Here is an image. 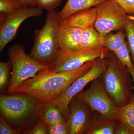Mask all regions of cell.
I'll list each match as a JSON object with an SVG mask.
<instances>
[{"mask_svg": "<svg viewBox=\"0 0 134 134\" xmlns=\"http://www.w3.org/2000/svg\"><path fill=\"white\" fill-rule=\"evenodd\" d=\"M126 33L124 29L116 33L110 32L104 36L103 46L110 52H114L120 48L126 42Z\"/></svg>", "mask_w": 134, "mask_h": 134, "instance_id": "cell-19", "label": "cell"}, {"mask_svg": "<svg viewBox=\"0 0 134 134\" xmlns=\"http://www.w3.org/2000/svg\"><path fill=\"white\" fill-rule=\"evenodd\" d=\"M42 9L37 6L22 7L16 12L8 17L1 24L0 52L14 38L21 24L26 19L32 17L40 16Z\"/></svg>", "mask_w": 134, "mask_h": 134, "instance_id": "cell-10", "label": "cell"}, {"mask_svg": "<svg viewBox=\"0 0 134 134\" xmlns=\"http://www.w3.org/2000/svg\"><path fill=\"white\" fill-rule=\"evenodd\" d=\"M36 6L47 11L54 10L60 5L62 0H36Z\"/></svg>", "mask_w": 134, "mask_h": 134, "instance_id": "cell-26", "label": "cell"}, {"mask_svg": "<svg viewBox=\"0 0 134 134\" xmlns=\"http://www.w3.org/2000/svg\"><path fill=\"white\" fill-rule=\"evenodd\" d=\"M111 52L105 48L98 49H82L63 52L61 51L57 59L49 69L54 72L74 70L86 63L100 57L108 58Z\"/></svg>", "mask_w": 134, "mask_h": 134, "instance_id": "cell-9", "label": "cell"}, {"mask_svg": "<svg viewBox=\"0 0 134 134\" xmlns=\"http://www.w3.org/2000/svg\"><path fill=\"white\" fill-rule=\"evenodd\" d=\"M128 69L130 73V75L132 76V81H133V89L134 91V69Z\"/></svg>", "mask_w": 134, "mask_h": 134, "instance_id": "cell-30", "label": "cell"}, {"mask_svg": "<svg viewBox=\"0 0 134 134\" xmlns=\"http://www.w3.org/2000/svg\"><path fill=\"white\" fill-rule=\"evenodd\" d=\"M88 105L92 111L99 113L104 119L116 120V106L106 91L102 77L92 82L85 91L75 96Z\"/></svg>", "mask_w": 134, "mask_h": 134, "instance_id": "cell-7", "label": "cell"}, {"mask_svg": "<svg viewBox=\"0 0 134 134\" xmlns=\"http://www.w3.org/2000/svg\"><path fill=\"white\" fill-rule=\"evenodd\" d=\"M101 77L107 92L116 106L129 103L133 94L132 76L113 52L107 58L105 70Z\"/></svg>", "mask_w": 134, "mask_h": 134, "instance_id": "cell-3", "label": "cell"}, {"mask_svg": "<svg viewBox=\"0 0 134 134\" xmlns=\"http://www.w3.org/2000/svg\"><path fill=\"white\" fill-rule=\"evenodd\" d=\"M44 104L25 93L1 94V115L14 128L30 130L40 119V112Z\"/></svg>", "mask_w": 134, "mask_h": 134, "instance_id": "cell-2", "label": "cell"}, {"mask_svg": "<svg viewBox=\"0 0 134 134\" xmlns=\"http://www.w3.org/2000/svg\"><path fill=\"white\" fill-rule=\"evenodd\" d=\"M40 118L47 125L66 121L60 108L53 101L44 103L40 112Z\"/></svg>", "mask_w": 134, "mask_h": 134, "instance_id": "cell-18", "label": "cell"}, {"mask_svg": "<svg viewBox=\"0 0 134 134\" xmlns=\"http://www.w3.org/2000/svg\"><path fill=\"white\" fill-rule=\"evenodd\" d=\"M116 120L126 129L129 134H134V94L129 103L117 107Z\"/></svg>", "mask_w": 134, "mask_h": 134, "instance_id": "cell-15", "label": "cell"}, {"mask_svg": "<svg viewBox=\"0 0 134 134\" xmlns=\"http://www.w3.org/2000/svg\"><path fill=\"white\" fill-rule=\"evenodd\" d=\"M128 15L134 14V0H114Z\"/></svg>", "mask_w": 134, "mask_h": 134, "instance_id": "cell-28", "label": "cell"}, {"mask_svg": "<svg viewBox=\"0 0 134 134\" xmlns=\"http://www.w3.org/2000/svg\"><path fill=\"white\" fill-rule=\"evenodd\" d=\"M107 0H68L62 10L58 13L60 21L66 20L70 16L84 10L90 8Z\"/></svg>", "mask_w": 134, "mask_h": 134, "instance_id": "cell-14", "label": "cell"}, {"mask_svg": "<svg viewBox=\"0 0 134 134\" xmlns=\"http://www.w3.org/2000/svg\"><path fill=\"white\" fill-rule=\"evenodd\" d=\"M48 134H69V127L67 120L48 125Z\"/></svg>", "mask_w": 134, "mask_h": 134, "instance_id": "cell-24", "label": "cell"}, {"mask_svg": "<svg viewBox=\"0 0 134 134\" xmlns=\"http://www.w3.org/2000/svg\"><path fill=\"white\" fill-rule=\"evenodd\" d=\"M82 30L70 26L60 21L59 31V44L61 52H68L80 49Z\"/></svg>", "mask_w": 134, "mask_h": 134, "instance_id": "cell-12", "label": "cell"}, {"mask_svg": "<svg viewBox=\"0 0 134 134\" xmlns=\"http://www.w3.org/2000/svg\"><path fill=\"white\" fill-rule=\"evenodd\" d=\"M95 60L86 63L77 69L67 72H54L49 68L41 70L36 76L24 82L14 93L29 94L43 103L52 102L86 73Z\"/></svg>", "mask_w": 134, "mask_h": 134, "instance_id": "cell-1", "label": "cell"}, {"mask_svg": "<svg viewBox=\"0 0 134 134\" xmlns=\"http://www.w3.org/2000/svg\"><path fill=\"white\" fill-rule=\"evenodd\" d=\"M93 111L85 102L74 97L70 103L67 119L69 134H85L93 119Z\"/></svg>", "mask_w": 134, "mask_h": 134, "instance_id": "cell-11", "label": "cell"}, {"mask_svg": "<svg viewBox=\"0 0 134 134\" xmlns=\"http://www.w3.org/2000/svg\"><path fill=\"white\" fill-rule=\"evenodd\" d=\"M8 54L12 63V72L7 93L12 94L27 79L34 77L40 71L49 68L34 59L25 51L23 46L13 45L9 48Z\"/></svg>", "mask_w": 134, "mask_h": 134, "instance_id": "cell-5", "label": "cell"}, {"mask_svg": "<svg viewBox=\"0 0 134 134\" xmlns=\"http://www.w3.org/2000/svg\"><path fill=\"white\" fill-rule=\"evenodd\" d=\"M129 15V18L124 27L127 42L132 62L134 66V14Z\"/></svg>", "mask_w": 134, "mask_h": 134, "instance_id": "cell-21", "label": "cell"}, {"mask_svg": "<svg viewBox=\"0 0 134 134\" xmlns=\"http://www.w3.org/2000/svg\"><path fill=\"white\" fill-rule=\"evenodd\" d=\"M58 12L55 10L48 11L44 25L35 32L34 44L30 53L34 59L45 65H52L61 50L59 40L60 25Z\"/></svg>", "mask_w": 134, "mask_h": 134, "instance_id": "cell-4", "label": "cell"}, {"mask_svg": "<svg viewBox=\"0 0 134 134\" xmlns=\"http://www.w3.org/2000/svg\"><path fill=\"white\" fill-rule=\"evenodd\" d=\"M119 122L116 119H99L93 116L85 134H115Z\"/></svg>", "mask_w": 134, "mask_h": 134, "instance_id": "cell-16", "label": "cell"}, {"mask_svg": "<svg viewBox=\"0 0 134 134\" xmlns=\"http://www.w3.org/2000/svg\"><path fill=\"white\" fill-rule=\"evenodd\" d=\"M22 130L15 129L12 127L2 115L0 116V134H21Z\"/></svg>", "mask_w": 134, "mask_h": 134, "instance_id": "cell-27", "label": "cell"}, {"mask_svg": "<svg viewBox=\"0 0 134 134\" xmlns=\"http://www.w3.org/2000/svg\"><path fill=\"white\" fill-rule=\"evenodd\" d=\"M97 16L96 8H90L72 15L64 21L70 26L84 30L94 28Z\"/></svg>", "mask_w": 134, "mask_h": 134, "instance_id": "cell-13", "label": "cell"}, {"mask_svg": "<svg viewBox=\"0 0 134 134\" xmlns=\"http://www.w3.org/2000/svg\"><path fill=\"white\" fill-rule=\"evenodd\" d=\"M113 52L120 61L128 69H134L127 41L120 48Z\"/></svg>", "mask_w": 134, "mask_h": 134, "instance_id": "cell-22", "label": "cell"}, {"mask_svg": "<svg viewBox=\"0 0 134 134\" xmlns=\"http://www.w3.org/2000/svg\"><path fill=\"white\" fill-rule=\"evenodd\" d=\"M21 134H47L48 125L44 120L40 119L36 125L30 130H23Z\"/></svg>", "mask_w": 134, "mask_h": 134, "instance_id": "cell-25", "label": "cell"}, {"mask_svg": "<svg viewBox=\"0 0 134 134\" xmlns=\"http://www.w3.org/2000/svg\"><path fill=\"white\" fill-rule=\"evenodd\" d=\"M22 7L15 0H0L1 24Z\"/></svg>", "mask_w": 134, "mask_h": 134, "instance_id": "cell-20", "label": "cell"}, {"mask_svg": "<svg viewBox=\"0 0 134 134\" xmlns=\"http://www.w3.org/2000/svg\"><path fill=\"white\" fill-rule=\"evenodd\" d=\"M106 63L107 58L100 57L96 59L86 73L77 78L53 101L60 108L66 120L69 114V105L72 98L82 91L89 83L102 76L105 70Z\"/></svg>", "mask_w": 134, "mask_h": 134, "instance_id": "cell-8", "label": "cell"}, {"mask_svg": "<svg viewBox=\"0 0 134 134\" xmlns=\"http://www.w3.org/2000/svg\"><path fill=\"white\" fill-rule=\"evenodd\" d=\"M23 7H35L36 6V0H15Z\"/></svg>", "mask_w": 134, "mask_h": 134, "instance_id": "cell-29", "label": "cell"}, {"mask_svg": "<svg viewBox=\"0 0 134 134\" xmlns=\"http://www.w3.org/2000/svg\"><path fill=\"white\" fill-rule=\"evenodd\" d=\"M12 63L10 60L0 62V91L1 93L5 91L9 84V78Z\"/></svg>", "mask_w": 134, "mask_h": 134, "instance_id": "cell-23", "label": "cell"}, {"mask_svg": "<svg viewBox=\"0 0 134 134\" xmlns=\"http://www.w3.org/2000/svg\"><path fill=\"white\" fill-rule=\"evenodd\" d=\"M95 7L97 16L94 28L99 33L105 36L124 29L129 15L114 0H107Z\"/></svg>", "mask_w": 134, "mask_h": 134, "instance_id": "cell-6", "label": "cell"}, {"mask_svg": "<svg viewBox=\"0 0 134 134\" xmlns=\"http://www.w3.org/2000/svg\"><path fill=\"white\" fill-rule=\"evenodd\" d=\"M104 37L95 28L82 30L80 49H98L105 48L103 46Z\"/></svg>", "mask_w": 134, "mask_h": 134, "instance_id": "cell-17", "label": "cell"}]
</instances>
